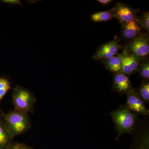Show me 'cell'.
<instances>
[{"label":"cell","instance_id":"obj_1","mask_svg":"<svg viewBox=\"0 0 149 149\" xmlns=\"http://www.w3.org/2000/svg\"><path fill=\"white\" fill-rule=\"evenodd\" d=\"M0 112L14 137L23 134L31 128V121L27 113L15 109L7 113Z\"/></svg>","mask_w":149,"mask_h":149},{"label":"cell","instance_id":"obj_2","mask_svg":"<svg viewBox=\"0 0 149 149\" xmlns=\"http://www.w3.org/2000/svg\"><path fill=\"white\" fill-rule=\"evenodd\" d=\"M12 97L15 109L27 114L34 111L37 99L27 88L17 85L13 88Z\"/></svg>","mask_w":149,"mask_h":149},{"label":"cell","instance_id":"obj_3","mask_svg":"<svg viewBox=\"0 0 149 149\" xmlns=\"http://www.w3.org/2000/svg\"><path fill=\"white\" fill-rule=\"evenodd\" d=\"M111 115L119 134L130 132L136 122V116L128 109L118 110L113 112Z\"/></svg>","mask_w":149,"mask_h":149},{"label":"cell","instance_id":"obj_4","mask_svg":"<svg viewBox=\"0 0 149 149\" xmlns=\"http://www.w3.org/2000/svg\"><path fill=\"white\" fill-rule=\"evenodd\" d=\"M129 49L136 55L144 56L148 54V39L144 36L136 38L129 45Z\"/></svg>","mask_w":149,"mask_h":149},{"label":"cell","instance_id":"obj_5","mask_svg":"<svg viewBox=\"0 0 149 149\" xmlns=\"http://www.w3.org/2000/svg\"><path fill=\"white\" fill-rule=\"evenodd\" d=\"M120 49L116 41H113L105 44L97 52L95 55L98 59H109L117 54Z\"/></svg>","mask_w":149,"mask_h":149},{"label":"cell","instance_id":"obj_6","mask_svg":"<svg viewBox=\"0 0 149 149\" xmlns=\"http://www.w3.org/2000/svg\"><path fill=\"white\" fill-rule=\"evenodd\" d=\"M14 137L0 113V149H6L13 142Z\"/></svg>","mask_w":149,"mask_h":149},{"label":"cell","instance_id":"obj_7","mask_svg":"<svg viewBox=\"0 0 149 149\" xmlns=\"http://www.w3.org/2000/svg\"><path fill=\"white\" fill-rule=\"evenodd\" d=\"M127 106L129 109L141 114H147L148 112L143 100L135 94H130L128 96Z\"/></svg>","mask_w":149,"mask_h":149},{"label":"cell","instance_id":"obj_8","mask_svg":"<svg viewBox=\"0 0 149 149\" xmlns=\"http://www.w3.org/2000/svg\"><path fill=\"white\" fill-rule=\"evenodd\" d=\"M114 8V17L125 23L133 21L134 15L130 9L123 5H117Z\"/></svg>","mask_w":149,"mask_h":149},{"label":"cell","instance_id":"obj_9","mask_svg":"<svg viewBox=\"0 0 149 149\" xmlns=\"http://www.w3.org/2000/svg\"><path fill=\"white\" fill-rule=\"evenodd\" d=\"M114 84L118 91L120 92H128L131 89L129 78L122 73H118L115 76Z\"/></svg>","mask_w":149,"mask_h":149},{"label":"cell","instance_id":"obj_10","mask_svg":"<svg viewBox=\"0 0 149 149\" xmlns=\"http://www.w3.org/2000/svg\"><path fill=\"white\" fill-rule=\"evenodd\" d=\"M141 31V27L135 19L133 21L125 23L123 30V36L127 39L134 38Z\"/></svg>","mask_w":149,"mask_h":149},{"label":"cell","instance_id":"obj_11","mask_svg":"<svg viewBox=\"0 0 149 149\" xmlns=\"http://www.w3.org/2000/svg\"><path fill=\"white\" fill-rule=\"evenodd\" d=\"M109 69L113 72H118L121 70V61L120 56H113L107 62Z\"/></svg>","mask_w":149,"mask_h":149},{"label":"cell","instance_id":"obj_12","mask_svg":"<svg viewBox=\"0 0 149 149\" xmlns=\"http://www.w3.org/2000/svg\"><path fill=\"white\" fill-rule=\"evenodd\" d=\"M113 14L109 11L99 12L91 15V19L95 22L109 21L113 18Z\"/></svg>","mask_w":149,"mask_h":149},{"label":"cell","instance_id":"obj_13","mask_svg":"<svg viewBox=\"0 0 149 149\" xmlns=\"http://www.w3.org/2000/svg\"><path fill=\"white\" fill-rule=\"evenodd\" d=\"M11 88L10 83L8 80L0 77V102Z\"/></svg>","mask_w":149,"mask_h":149},{"label":"cell","instance_id":"obj_14","mask_svg":"<svg viewBox=\"0 0 149 149\" xmlns=\"http://www.w3.org/2000/svg\"><path fill=\"white\" fill-rule=\"evenodd\" d=\"M119 56L121 58V71L124 73V74H129L133 73V71L127 61L126 56Z\"/></svg>","mask_w":149,"mask_h":149},{"label":"cell","instance_id":"obj_15","mask_svg":"<svg viewBox=\"0 0 149 149\" xmlns=\"http://www.w3.org/2000/svg\"><path fill=\"white\" fill-rule=\"evenodd\" d=\"M126 57L133 72L136 71L139 65L138 58L134 55L126 56Z\"/></svg>","mask_w":149,"mask_h":149},{"label":"cell","instance_id":"obj_16","mask_svg":"<svg viewBox=\"0 0 149 149\" xmlns=\"http://www.w3.org/2000/svg\"><path fill=\"white\" fill-rule=\"evenodd\" d=\"M140 24L142 27L149 32V14L146 12L143 14L139 20Z\"/></svg>","mask_w":149,"mask_h":149},{"label":"cell","instance_id":"obj_17","mask_svg":"<svg viewBox=\"0 0 149 149\" xmlns=\"http://www.w3.org/2000/svg\"><path fill=\"white\" fill-rule=\"evenodd\" d=\"M140 94L141 97L146 101L149 100V84L148 83L144 84L140 89Z\"/></svg>","mask_w":149,"mask_h":149},{"label":"cell","instance_id":"obj_18","mask_svg":"<svg viewBox=\"0 0 149 149\" xmlns=\"http://www.w3.org/2000/svg\"><path fill=\"white\" fill-rule=\"evenodd\" d=\"M141 76L145 78H149V64L148 62L143 63L141 67Z\"/></svg>","mask_w":149,"mask_h":149},{"label":"cell","instance_id":"obj_19","mask_svg":"<svg viewBox=\"0 0 149 149\" xmlns=\"http://www.w3.org/2000/svg\"><path fill=\"white\" fill-rule=\"evenodd\" d=\"M25 144L18 142H13L6 149H24Z\"/></svg>","mask_w":149,"mask_h":149},{"label":"cell","instance_id":"obj_20","mask_svg":"<svg viewBox=\"0 0 149 149\" xmlns=\"http://www.w3.org/2000/svg\"><path fill=\"white\" fill-rule=\"evenodd\" d=\"M1 1L9 5H22L21 2L19 0H3Z\"/></svg>","mask_w":149,"mask_h":149},{"label":"cell","instance_id":"obj_21","mask_svg":"<svg viewBox=\"0 0 149 149\" xmlns=\"http://www.w3.org/2000/svg\"><path fill=\"white\" fill-rule=\"evenodd\" d=\"M97 1L102 5L106 6L109 4L110 3L113 1H111V0H98V1Z\"/></svg>","mask_w":149,"mask_h":149},{"label":"cell","instance_id":"obj_22","mask_svg":"<svg viewBox=\"0 0 149 149\" xmlns=\"http://www.w3.org/2000/svg\"><path fill=\"white\" fill-rule=\"evenodd\" d=\"M24 149H35L34 148H32V147L31 146H28V145H26L25 144V146H24Z\"/></svg>","mask_w":149,"mask_h":149}]
</instances>
